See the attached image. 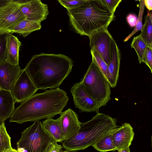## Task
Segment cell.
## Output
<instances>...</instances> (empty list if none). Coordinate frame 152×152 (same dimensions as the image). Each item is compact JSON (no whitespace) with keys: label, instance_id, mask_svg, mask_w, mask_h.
<instances>
[{"label":"cell","instance_id":"cell-20","mask_svg":"<svg viewBox=\"0 0 152 152\" xmlns=\"http://www.w3.org/2000/svg\"><path fill=\"white\" fill-rule=\"evenodd\" d=\"M145 17V22L139 35L147 46L152 48V14L148 11Z\"/></svg>","mask_w":152,"mask_h":152},{"label":"cell","instance_id":"cell-36","mask_svg":"<svg viewBox=\"0 0 152 152\" xmlns=\"http://www.w3.org/2000/svg\"><path fill=\"white\" fill-rule=\"evenodd\" d=\"M63 152H70V151H68L66 150L65 151H64Z\"/></svg>","mask_w":152,"mask_h":152},{"label":"cell","instance_id":"cell-3","mask_svg":"<svg viewBox=\"0 0 152 152\" xmlns=\"http://www.w3.org/2000/svg\"><path fill=\"white\" fill-rule=\"evenodd\" d=\"M70 25L81 36H89L102 28H107L115 17L100 0H86L81 6L67 10Z\"/></svg>","mask_w":152,"mask_h":152},{"label":"cell","instance_id":"cell-13","mask_svg":"<svg viewBox=\"0 0 152 152\" xmlns=\"http://www.w3.org/2000/svg\"><path fill=\"white\" fill-rule=\"evenodd\" d=\"M111 134L116 150L129 147L134 136L133 128L128 123H125L111 131Z\"/></svg>","mask_w":152,"mask_h":152},{"label":"cell","instance_id":"cell-15","mask_svg":"<svg viewBox=\"0 0 152 152\" xmlns=\"http://www.w3.org/2000/svg\"><path fill=\"white\" fill-rule=\"evenodd\" d=\"M59 118L65 140L75 134L80 127L77 115L69 108L62 112Z\"/></svg>","mask_w":152,"mask_h":152},{"label":"cell","instance_id":"cell-28","mask_svg":"<svg viewBox=\"0 0 152 152\" xmlns=\"http://www.w3.org/2000/svg\"><path fill=\"white\" fill-rule=\"evenodd\" d=\"M102 4L111 13L114 14L122 0H100Z\"/></svg>","mask_w":152,"mask_h":152},{"label":"cell","instance_id":"cell-33","mask_svg":"<svg viewBox=\"0 0 152 152\" xmlns=\"http://www.w3.org/2000/svg\"><path fill=\"white\" fill-rule=\"evenodd\" d=\"M10 0H0V8L5 5Z\"/></svg>","mask_w":152,"mask_h":152},{"label":"cell","instance_id":"cell-2","mask_svg":"<svg viewBox=\"0 0 152 152\" xmlns=\"http://www.w3.org/2000/svg\"><path fill=\"white\" fill-rule=\"evenodd\" d=\"M73 66L72 59L65 55L42 53L34 55L24 69L38 89L45 90L58 87Z\"/></svg>","mask_w":152,"mask_h":152},{"label":"cell","instance_id":"cell-29","mask_svg":"<svg viewBox=\"0 0 152 152\" xmlns=\"http://www.w3.org/2000/svg\"><path fill=\"white\" fill-rule=\"evenodd\" d=\"M143 63L149 67L152 73V48L148 46L144 54Z\"/></svg>","mask_w":152,"mask_h":152},{"label":"cell","instance_id":"cell-34","mask_svg":"<svg viewBox=\"0 0 152 152\" xmlns=\"http://www.w3.org/2000/svg\"><path fill=\"white\" fill-rule=\"evenodd\" d=\"M118 152H130V150L129 147L126 148L119 150Z\"/></svg>","mask_w":152,"mask_h":152},{"label":"cell","instance_id":"cell-25","mask_svg":"<svg viewBox=\"0 0 152 152\" xmlns=\"http://www.w3.org/2000/svg\"><path fill=\"white\" fill-rule=\"evenodd\" d=\"M8 34H0V63L6 61L7 59V39Z\"/></svg>","mask_w":152,"mask_h":152},{"label":"cell","instance_id":"cell-4","mask_svg":"<svg viewBox=\"0 0 152 152\" xmlns=\"http://www.w3.org/2000/svg\"><path fill=\"white\" fill-rule=\"evenodd\" d=\"M116 119L105 114L97 113L90 121L80 123L78 131L62 142L63 147L69 151H77L93 146L102 137L118 126Z\"/></svg>","mask_w":152,"mask_h":152},{"label":"cell","instance_id":"cell-37","mask_svg":"<svg viewBox=\"0 0 152 152\" xmlns=\"http://www.w3.org/2000/svg\"></svg>","mask_w":152,"mask_h":152},{"label":"cell","instance_id":"cell-30","mask_svg":"<svg viewBox=\"0 0 152 152\" xmlns=\"http://www.w3.org/2000/svg\"><path fill=\"white\" fill-rule=\"evenodd\" d=\"M64 151L62 145L54 142L51 144L46 152H63Z\"/></svg>","mask_w":152,"mask_h":152},{"label":"cell","instance_id":"cell-22","mask_svg":"<svg viewBox=\"0 0 152 152\" xmlns=\"http://www.w3.org/2000/svg\"><path fill=\"white\" fill-rule=\"evenodd\" d=\"M147 46L145 42L139 35L134 37L131 46L136 51L140 64L143 62L144 54Z\"/></svg>","mask_w":152,"mask_h":152},{"label":"cell","instance_id":"cell-18","mask_svg":"<svg viewBox=\"0 0 152 152\" xmlns=\"http://www.w3.org/2000/svg\"><path fill=\"white\" fill-rule=\"evenodd\" d=\"M21 45L17 37L8 33L7 39V62L12 65H19V51Z\"/></svg>","mask_w":152,"mask_h":152},{"label":"cell","instance_id":"cell-17","mask_svg":"<svg viewBox=\"0 0 152 152\" xmlns=\"http://www.w3.org/2000/svg\"><path fill=\"white\" fill-rule=\"evenodd\" d=\"M41 27L40 22L25 19L8 29L6 33H17L25 37L34 31L40 29Z\"/></svg>","mask_w":152,"mask_h":152},{"label":"cell","instance_id":"cell-23","mask_svg":"<svg viewBox=\"0 0 152 152\" xmlns=\"http://www.w3.org/2000/svg\"><path fill=\"white\" fill-rule=\"evenodd\" d=\"M11 138L7 131L4 122L0 124V152L12 149Z\"/></svg>","mask_w":152,"mask_h":152},{"label":"cell","instance_id":"cell-35","mask_svg":"<svg viewBox=\"0 0 152 152\" xmlns=\"http://www.w3.org/2000/svg\"><path fill=\"white\" fill-rule=\"evenodd\" d=\"M6 152H19L18 151L15 149H13L12 148L11 149H10L7 151Z\"/></svg>","mask_w":152,"mask_h":152},{"label":"cell","instance_id":"cell-5","mask_svg":"<svg viewBox=\"0 0 152 152\" xmlns=\"http://www.w3.org/2000/svg\"><path fill=\"white\" fill-rule=\"evenodd\" d=\"M80 83L88 94L101 107L105 106L111 99L109 83L94 57Z\"/></svg>","mask_w":152,"mask_h":152},{"label":"cell","instance_id":"cell-12","mask_svg":"<svg viewBox=\"0 0 152 152\" xmlns=\"http://www.w3.org/2000/svg\"><path fill=\"white\" fill-rule=\"evenodd\" d=\"M22 69L6 61L0 63V89L11 91Z\"/></svg>","mask_w":152,"mask_h":152},{"label":"cell","instance_id":"cell-11","mask_svg":"<svg viewBox=\"0 0 152 152\" xmlns=\"http://www.w3.org/2000/svg\"><path fill=\"white\" fill-rule=\"evenodd\" d=\"M20 9L26 19L31 21L41 22L49 14L47 5L40 0H28L22 4Z\"/></svg>","mask_w":152,"mask_h":152},{"label":"cell","instance_id":"cell-32","mask_svg":"<svg viewBox=\"0 0 152 152\" xmlns=\"http://www.w3.org/2000/svg\"><path fill=\"white\" fill-rule=\"evenodd\" d=\"M145 5L148 10L150 11L152 10V0H144Z\"/></svg>","mask_w":152,"mask_h":152},{"label":"cell","instance_id":"cell-31","mask_svg":"<svg viewBox=\"0 0 152 152\" xmlns=\"http://www.w3.org/2000/svg\"><path fill=\"white\" fill-rule=\"evenodd\" d=\"M137 19V16L134 14H130L126 17L127 22L132 27H135Z\"/></svg>","mask_w":152,"mask_h":152},{"label":"cell","instance_id":"cell-24","mask_svg":"<svg viewBox=\"0 0 152 152\" xmlns=\"http://www.w3.org/2000/svg\"><path fill=\"white\" fill-rule=\"evenodd\" d=\"M140 2V10L139 15L135 26L132 31L124 40V42L128 41L133 35L137 31H141L143 26L142 19L144 10L145 7L144 0L139 1Z\"/></svg>","mask_w":152,"mask_h":152},{"label":"cell","instance_id":"cell-6","mask_svg":"<svg viewBox=\"0 0 152 152\" xmlns=\"http://www.w3.org/2000/svg\"><path fill=\"white\" fill-rule=\"evenodd\" d=\"M54 142L39 121H34L21 132L17 145L18 150L23 149L26 152H46Z\"/></svg>","mask_w":152,"mask_h":152},{"label":"cell","instance_id":"cell-21","mask_svg":"<svg viewBox=\"0 0 152 152\" xmlns=\"http://www.w3.org/2000/svg\"><path fill=\"white\" fill-rule=\"evenodd\" d=\"M111 131L102 137L92 146L95 149L101 152L116 150L112 136Z\"/></svg>","mask_w":152,"mask_h":152},{"label":"cell","instance_id":"cell-1","mask_svg":"<svg viewBox=\"0 0 152 152\" xmlns=\"http://www.w3.org/2000/svg\"><path fill=\"white\" fill-rule=\"evenodd\" d=\"M69 99L66 93L58 87L35 94L15 109L9 122L22 124L52 118L61 114Z\"/></svg>","mask_w":152,"mask_h":152},{"label":"cell","instance_id":"cell-8","mask_svg":"<svg viewBox=\"0 0 152 152\" xmlns=\"http://www.w3.org/2000/svg\"><path fill=\"white\" fill-rule=\"evenodd\" d=\"M88 37L91 49L95 50L108 66L110 61L111 44L113 39L107 28L96 30Z\"/></svg>","mask_w":152,"mask_h":152},{"label":"cell","instance_id":"cell-16","mask_svg":"<svg viewBox=\"0 0 152 152\" xmlns=\"http://www.w3.org/2000/svg\"><path fill=\"white\" fill-rule=\"evenodd\" d=\"M15 103L10 91L0 90V124L11 117L15 109Z\"/></svg>","mask_w":152,"mask_h":152},{"label":"cell","instance_id":"cell-10","mask_svg":"<svg viewBox=\"0 0 152 152\" xmlns=\"http://www.w3.org/2000/svg\"><path fill=\"white\" fill-rule=\"evenodd\" d=\"M75 107L81 112L99 113L100 105L91 97L80 82L75 83L70 89Z\"/></svg>","mask_w":152,"mask_h":152},{"label":"cell","instance_id":"cell-27","mask_svg":"<svg viewBox=\"0 0 152 152\" xmlns=\"http://www.w3.org/2000/svg\"><path fill=\"white\" fill-rule=\"evenodd\" d=\"M86 0H58L60 4L66 8L67 10L75 8L84 3Z\"/></svg>","mask_w":152,"mask_h":152},{"label":"cell","instance_id":"cell-9","mask_svg":"<svg viewBox=\"0 0 152 152\" xmlns=\"http://www.w3.org/2000/svg\"><path fill=\"white\" fill-rule=\"evenodd\" d=\"M38 89L24 69L11 91L15 102H21L35 94Z\"/></svg>","mask_w":152,"mask_h":152},{"label":"cell","instance_id":"cell-7","mask_svg":"<svg viewBox=\"0 0 152 152\" xmlns=\"http://www.w3.org/2000/svg\"><path fill=\"white\" fill-rule=\"evenodd\" d=\"M28 0H10L5 5L0 8V34L20 21L25 19L22 12V4Z\"/></svg>","mask_w":152,"mask_h":152},{"label":"cell","instance_id":"cell-14","mask_svg":"<svg viewBox=\"0 0 152 152\" xmlns=\"http://www.w3.org/2000/svg\"><path fill=\"white\" fill-rule=\"evenodd\" d=\"M121 54L116 43L114 39L112 41L111 46V59L108 65L107 73V79L110 87H115L119 77L120 66Z\"/></svg>","mask_w":152,"mask_h":152},{"label":"cell","instance_id":"cell-26","mask_svg":"<svg viewBox=\"0 0 152 152\" xmlns=\"http://www.w3.org/2000/svg\"><path fill=\"white\" fill-rule=\"evenodd\" d=\"M91 55L94 57L99 67L107 78V73L108 69L107 65L95 50L91 49Z\"/></svg>","mask_w":152,"mask_h":152},{"label":"cell","instance_id":"cell-19","mask_svg":"<svg viewBox=\"0 0 152 152\" xmlns=\"http://www.w3.org/2000/svg\"><path fill=\"white\" fill-rule=\"evenodd\" d=\"M42 124L45 131L55 142H62L65 140L59 118L47 119L42 121Z\"/></svg>","mask_w":152,"mask_h":152}]
</instances>
